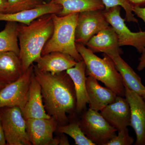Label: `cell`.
<instances>
[{
  "label": "cell",
  "instance_id": "cell-1",
  "mask_svg": "<svg viewBox=\"0 0 145 145\" xmlns=\"http://www.w3.org/2000/svg\"><path fill=\"white\" fill-rule=\"evenodd\" d=\"M34 76L41 88L47 113L60 125L67 124L68 115L76 112V97L74 84L66 71L55 74L40 71L33 64Z\"/></svg>",
  "mask_w": 145,
  "mask_h": 145
},
{
  "label": "cell",
  "instance_id": "cell-2",
  "mask_svg": "<svg viewBox=\"0 0 145 145\" xmlns=\"http://www.w3.org/2000/svg\"><path fill=\"white\" fill-rule=\"evenodd\" d=\"M52 14L37 18L29 25L19 24V57L24 72L42 56V52L54 30Z\"/></svg>",
  "mask_w": 145,
  "mask_h": 145
},
{
  "label": "cell",
  "instance_id": "cell-3",
  "mask_svg": "<svg viewBox=\"0 0 145 145\" xmlns=\"http://www.w3.org/2000/svg\"><path fill=\"white\" fill-rule=\"evenodd\" d=\"M76 46L85 63L86 76L103 83L117 96H125L123 78L111 58L104 53V58H100L82 44L76 43Z\"/></svg>",
  "mask_w": 145,
  "mask_h": 145
},
{
  "label": "cell",
  "instance_id": "cell-4",
  "mask_svg": "<svg viewBox=\"0 0 145 145\" xmlns=\"http://www.w3.org/2000/svg\"><path fill=\"white\" fill-rule=\"evenodd\" d=\"M78 13L63 16L52 14L54 30L42 52V56L52 52H60L71 56L77 62L83 60L75 42V30Z\"/></svg>",
  "mask_w": 145,
  "mask_h": 145
},
{
  "label": "cell",
  "instance_id": "cell-5",
  "mask_svg": "<svg viewBox=\"0 0 145 145\" xmlns=\"http://www.w3.org/2000/svg\"><path fill=\"white\" fill-rule=\"evenodd\" d=\"M0 120L7 145H31L26 130V120L17 106L0 108Z\"/></svg>",
  "mask_w": 145,
  "mask_h": 145
},
{
  "label": "cell",
  "instance_id": "cell-6",
  "mask_svg": "<svg viewBox=\"0 0 145 145\" xmlns=\"http://www.w3.org/2000/svg\"><path fill=\"white\" fill-rule=\"evenodd\" d=\"M79 123L84 134L95 145H106L117 135V129L99 112L89 108L84 112Z\"/></svg>",
  "mask_w": 145,
  "mask_h": 145
},
{
  "label": "cell",
  "instance_id": "cell-7",
  "mask_svg": "<svg viewBox=\"0 0 145 145\" xmlns=\"http://www.w3.org/2000/svg\"><path fill=\"white\" fill-rule=\"evenodd\" d=\"M121 7L117 6L103 10V13L108 22L117 34L119 46H133L141 53L145 48V31H131L125 23V19L121 17Z\"/></svg>",
  "mask_w": 145,
  "mask_h": 145
},
{
  "label": "cell",
  "instance_id": "cell-8",
  "mask_svg": "<svg viewBox=\"0 0 145 145\" xmlns=\"http://www.w3.org/2000/svg\"><path fill=\"white\" fill-rule=\"evenodd\" d=\"M33 64L18 80L0 90V108L17 106L22 110L28 99Z\"/></svg>",
  "mask_w": 145,
  "mask_h": 145
},
{
  "label": "cell",
  "instance_id": "cell-9",
  "mask_svg": "<svg viewBox=\"0 0 145 145\" xmlns=\"http://www.w3.org/2000/svg\"><path fill=\"white\" fill-rule=\"evenodd\" d=\"M109 25L103 10L79 13L75 30V42L86 45L92 36Z\"/></svg>",
  "mask_w": 145,
  "mask_h": 145
},
{
  "label": "cell",
  "instance_id": "cell-10",
  "mask_svg": "<svg viewBox=\"0 0 145 145\" xmlns=\"http://www.w3.org/2000/svg\"><path fill=\"white\" fill-rule=\"evenodd\" d=\"M26 130L31 145L59 144V137H53L58 122L53 117L49 119H26Z\"/></svg>",
  "mask_w": 145,
  "mask_h": 145
},
{
  "label": "cell",
  "instance_id": "cell-11",
  "mask_svg": "<svg viewBox=\"0 0 145 145\" xmlns=\"http://www.w3.org/2000/svg\"><path fill=\"white\" fill-rule=\"evenodd\" d=\"M124 86L125 97L130 107V126L136 134L135 145H145V101L142 96Z\"/></svg>",
  "mask_w": 145,
  "mask_h": 145
},
{
  "label": "cell",
  "instance_id": "cell-12",
  "mask_svg": "<svg viewBox=\"0 0 145 145\" xmlns=\"http://www.w3.org/2000/svg\"><path fill=\"white\" fill-rule=\"evenodd\" d=\"M100 113L112 126L119 131L131 125V109L128 101L117 96L114 102L105 107Z\"/></svg>",
  "mask_w": 145,
  "mask_h": 145
},
{
  "label": "cell",
  "instance_id": "cell-13",
  "mask_svg": "<svg viewBox=\"0 0 145 145\" xmlns=\"http://www.w3.org/2000/svg\"><path fill=\"white\" fill-rule=\"evenodd\" d=\"M62 10V7L56 3L54 0L36 8L24 10L12 13H1L0 21L16 22L25 25L29 24L37 18L47 14L58 15Z\"/></svg>",
  "mask_w": 145,
  "mask_h": 145
},
{
  "label": "cell",
  "instance_id": "cell-14",
  "mask_svg": "<svg viewBox=\"0 0 145 145\" xmlns=\"http://www.w3.org/2000/svg\"><path fill=\"white\" fill-rule=\"evenodd\" d=\"M86 46L94 53L103 52L108 55L123 53L117 34L110 25L92 36Z\"/></svg>",
  "mask_w": 145,
  "mask_h": 145
},
{
  "label": "cell",
  "instance_id": "cell-15",
  "mask_svg": "<svg viewBox=\"0 0 145 145\" xmlns=\"http://www.w3.org/2000/svg\"><path fill=\"white\" fill-rule=\"evenodd\" d=\"M36 65L42 72L57 74L74 67L77 61L70 55L60 52H52L41 56Z\"/></svg>",
  "mask_w": 145,
  "mask_h": 145
},
{
  "label": "cell",
  "instance_id": "cell-16",
  "mask_svg": "<svg viewBox=\"0 0 145 145\" xmlns=\"http://www.w3.org/2000/svg\"><path fill=\"white\" fill-rule=\"evenodd\" d=\"M24 118L28 119H49L50 117L45 109L41 93V88L34 76L31 78L28 100L22 110Z\"/></svg>",
  "mask_w": 145,
  "mask_h": 145
},
{
  "label": "cell",
  "instance_id": "cell-17",
  "mask_svg": "<svg viewBox=\"0 0 145 145\" xmlns=\"http://www.w3.org/2000/svg\"><path fill=\"white\" fill-rule=\"evenodd\" d=\"M86 88L89 108L95 111H101L114 102L117 96L111 89L100 85L98 80L91 76L87 77Z\"/></svg>",
  "mask_w": 145,
  "mask_h": 145
},
{
  "label": "cell",
  "instance_id": "cell-18",
  "mask_svg": "<svg viewBox=\"0 0 145 145\" xmlns=\"http://www.w3.org/2000/svg\"><path fill=\"white\" fill-rule=\"evenodd\" d=\"M86 66L83 60L77 62L73 67L66 71L74 84L76 97V112L85 110L89 99L86 88Z\"/></svg>",
  "mask_w": 145,
  "mask_h": 145
},
{
  "label": "cell",
  "instance_id": "cell-19",
  "mask_svg": "<svg viewBox=\"0 0 145 145\" xmlns=\"http://www.w3.org/2000/svg\"><path fill=\"white\" fill-rule=\"evenodd\" d=\"M23 73L19 55L13 52H0V80L8 84L18 80Z\"/></svg>",
  "mask_w": 145,
  "mask_h": 145
},
{
  "label": "cell",
  "instance_id": "cell-20",
  "mask_svg": "<svg viewBox=\"0 0 145 145\" xmlns=\"http://www.w3.org/2000/svg\"><path fill=\"white\" fill-rule=\"evenodd\" d=\"M120 55L115 54L108 55L113 61L116 68L121 75L123 84L130 90L142 96L145 91V87L142 82L141 78Z\"/></svg>",
  "mask_w": 145,
  "mask_h": 145
},
{
  "label": "cell",
  "instance_id": "cell-21",
  "mask_svg": "<svg viewBox=\"0 0 145 145\" xmlns=\"http://www.w3.org/2000/svg\"><path fill=\"white\" fill-rule=\"evenodd\" d=\"M62 7L59 16L73 13H80L91 10H103L105 7L101 0H54Z\"/></svg>",
  "mask_w": 145,
  "mask_h": 145
},
{
  "label": "cell",
  "instance_id": "cell-22",
  "mask_svg": "<svg viewBox=\"0 0 145 145\" xmlns=\"http://www.w3.org/2000/svg\"><path fill=\"white\" fill-rule=\"evenodd\" d=\"M18 25L16 22L8 21L4 29L0 31V52H13L19 55Z\"/></svg>",
  "mask_w": 145,
  "mask_h": 145
},
{
  "label": "cell",
  "instance_id": "cell-23",
  "mask_svg": "<svg viewBox=\"0 0 145 145\" xmlns=\"http://www.w3.org/2000/svg\"><path fill=\"white\" fill-rule=\"evenodd\" d=\"M57 131L60 133L67 134L72 137L77 145H95L84 134L81 129L79 121L57 127Z\"/></svg>",
  "mask_w": 145,
  "mask_h": 145
},
{
  "label": "cell",
  "instance_id": "cell-24",
  "mask_svg": "<svg viewBox=\"0 0 145 145\" xmlns=\"http://www.w3.org/2000/svg\"><path fill=\"white\" fill-rule=\"evenodd\" d=\"M7 13H16L36 8L45 3L44 0H7Z\"/></svg>",
  "mask_w": 145,
  "mask_h": 145
},
{
  "label": "cell",
  "instance_id": "cell-25",
  "mask_svg": "<svg viewBox=\"0 0 145 145\" xmlns=\"http://www.w3.org/2000/svg\"><path fill=\"white\" fill-rule=\"evenodd\" d=\"M105 6L104 10H108L115 7L119 6L124 9L125 12V20L129 22L137 23L138 20L133 14V7L127 0H101Z\"/></svg>",
  "mask_w": 145,
  "mask_h": 145
},
{
  "label": "cell",
  "instance_id": "cell-26",
  "mask_svg": "<svg viewBox=\"0 0 145 145\" xmlns=\"http://www.w3.org/2000/svg\"><path fill=\"white\" fill-rule=\"evenodd\" d=\"M118 132V135L111 139L106 145H131L133 144L134 139L130 136L127 128Z\"/></svg>",
  "mask_w": 145,
  "mask_h": 145
},
{
  "label": "cell",
  "instance_id": "cell-27",
  "mask_svg": "<svg viewBox=\"0 0 145 145\" xmlns=\"http://www.w3.org/2000/svg\"><path fill=\"white\" fill-rule=\"evenodd\" d=\"M133 12L137 17L142 19L145 24V7H133Z\"/></svg>",
  "mask_w": 145,
  "mask_h": 145
},
{
  "label": "cell",
  "instance_id": "cell-28",
  "mask_svg": "<svg viewBox=\"0 0 145 145\" xmlns=\"http://www.w3.org/2000/svg\"><path fill=\"white\" fill-rule=\"evenodd\" d=\"M141 54V56L139 59V64L137 67V70L139 71L144 70L145 68V48Z\"/></svg>",
  "mask_w": 145,
  "mask_h": 145
},
{
  "label": "cell",
  "instance_id": "cell-29",
  "mask_svg": "<svg viewBox=\"0 0 145 145\" xmlns=\"http://www.w3.org/2000/svg\"><path fill=\"white\" fill-rule=\"evenodd\" d=\"M128 2L133 7H142L145 5V0H127Z\"/></svg>",
  "mask_w": 145,
  "mask_h": 145
},
{
  "label": "cell",
  "instance_id": "cell-30",
  "mask_svg": "<svg viewBox=\"0 0 145 145\" xmlns=\"http://www.w3.org/2000/svg\"><path fill=\"white\" fill-rule=\"evenodd\" d=\"M8 3L7 0H0V14L7 13Z\"/></svg>",
  "mask_w": 145,
  "mask_h": 145
},
{
  "label": "cell",
  "instance_id": "cell-31",
  "mask_svg": "<svg viewBox=\"0 0 145 145\" xmlns=\"http://www.w3.org/2000/svg\"><path fill=\"white\" fill-rule=\"evenodd\" d=\"M7 145L2 125L0 120V145Z\"/></svg>",
  "mask_w": 145,
  "mask_h": 145
},
{
  "label": "cell",
  "instance_id": "cell-32",
  "mask_svg": "<svg viewBox=\"0 0 145 145\" xmlns=\"http://www.w3.org/2000/svg\"><path fill=\"white\" fill-rule=\"evenodd\" d=\"M62 134L61 136L59 137V145H69V142L67 137H66L64 133Z\"/></svg>",
  "mask_w": 145,
  "mask_h": 145
},
{
  "label": "cell",
  "instance_id": "cell-33",
  "mask_svg": "<svg viewBox=\"0 0 145 145\" xmlns=\"http://www.w3.org/2000/svg\"><path fill=\"white\" fill-rule=\"evenodd\" d=\"M7 85V84H5V83L3 82H1V81L0 80V90H1L2 88H4L5 86Z\"/></svg>",
  "mask_w": 145,
  "mask_h": 145
},
{
  "label": "cell",
  "instance_id": "cell-34",
  "mask_svg": "<svg viewBox=\"0 0 145 145\" xmlns=\"http://www.w3.org/2000/svg\"><path fill=\"white\" fill-rule=\"evenodd\" d=\"M141 96L142 97L143 99H144V100L145 101V91L144 92V93H143L142 95Z\"/></svg>",
  "mask_w": 145,
  "mask_h": 145
}]
</instances>
